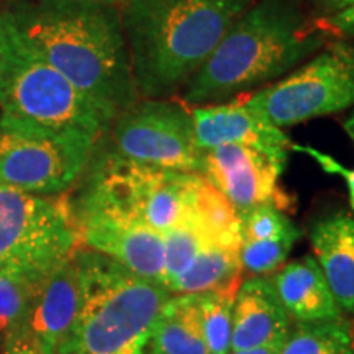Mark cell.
<instances>
[{
  "mask_svg": "<svg viewBox=\"0 0 354 354\" xmlns=\"http://www.w3.org/2000/svg\"><path fill=\"white\" fill-rule=\"evenodd\" d=\"M299 238L300 233L272 238V240L241 241L240 263L243 272L250 274L251 277H261L279 271Z\"/></svg>",
  "mask_w": 354,
  "mask_h": 354,
  "instance_id": "25",
  "label": "cell"
},
{
  "mask_svg": "<svg viewBox=\"0 0 354 354\" xmlns=\"http://www.w3.org/2000/svg\"><path fill=\"white\" fill-rule=\"evenodd\" d=\"M326 35L307 19L297 0H259L185 84L184 100L202 107L284 76L320 50Z\"/></svg>",
  "mask_w": 354,
  "mask_h": 354,
  "instance_id": "3",
  "label": "cell"
},
{
  "mask_svg": "<svg viewBox=\"0 0 354 354\" xmlns=\"http://www.w3.org/2000/svg\"><path fill=\"white\" fill-rule=\"evenodd\" d=\"M95 136L0 117V185L35 196L69 189L91 162Z\"/></svg>",
  "mask_w": 354,
  "mask_h": 354,
  "instance_id": "8",
  "label": "cell"
},
{
  "mask_svg": "<svg viewBox=\"0 0 354 354\" xmlns=\"http://www.w3.org/2000/svg\"><path fill=\"white\" fill-rule=\"evenodd\" d=\"M320 24L326 33L343 38H354V6L336 13L330 19L320 20Z\"/></svg>",
  "mask_w": 354,
  "mask_h": 354,
  "instance_id": "27",
  "label": "cell"
},
{
  "mask_svg": "<svg viewBox=\"0 0 354 354\" xmlns=\"http://www.w3.org/2000/svg\"><path fill=\"white\" fill-rule=\"evenodd\" d=\"M6 13L39 57L97 104L118 115L138 100L120 10L115 6L35 0Z\"/></svg>",
  "mask_w": 354,
  "mask_h": 354,
  "instance_id": "1",
  "label": "cell"
},
{
  "mask_svg": "<svg viewBox=\"0 0 354 354\" xmlns=\"http://www.w3.org/2000/svg\"><path fill=\"white\" fill-rule=\"evenodd\" d=\"M190 115L202 151L221 145H245L269 154L286 166L287 153L294 143L281 128L248 102L196 107Z\"/></svg>",
  "mask_w": 354,
  "mask_h": 354,
  "instance_id": "14",
  "label": "cell"
},
{
  "mask_svg": "<svg viewBox=\"0 0 354 354\" xmlns=\"http://www.w3.org/2000/svg\"><path fill=\"white\" fill-rule=\"evenodd\" d=\"M6 354H41L38 349L30 346L28 343L19 342V339H12L6 342Z\"/></svg>",
  "mask_w": 354,
  "mask_h": 354,
  "instance_id": "30",
  "label": "cell"
},
{
  "mask_svg": "<svg viewBox=\"0 0 354 354\" xmlns=\"http://www.w3.org/2000/svg\"><path fill=\"white\" fill-rule=\"evenodd\" d=\"M240 248L209 243L194 258L183 274L166 286L171 295L201 294L215 290L243 279Z\"/></svg>",
  "mask_w": 354,
  "mask_h": 354,
  "instance_id": "19",
  "label": "cell"
},
{
  "mask_svg": "<svg viewBox=\"0 0 354 354\" xmlns=\"http://www.w3.org/2000/svg\"><path fill=\"white\" fill-rule=\"evenodd\" d=\"M7 15V13H6ZM0 81V117L56 131L105 135L117 113L84 94L26 44L10 19Z\"/></svg>",
  "mask_w": 354,
  "mask_h": 354,
  "instance_id": "5",
  "label": "cell"
},
{
  "mask_svg": "<svg viewBox=\"0 0 354 354\" xmlns=\"http://www.w3.org/2000/svg\"><path fill=\"white\" fill-rule=\"evenodd\" d=\"M308 3L315 10L317 15L320 17V20H325L353 7L354 0H308Z\"/></svg>",
  "mask_w": 354,
  "mask_h": 354,
  "instance_id": "28",
  "label": "cell"
},
{
  "mask_svg": "<svg viewBox=\"0 0 354 354\" xmlns=\"http://www.w3.org/2000/svg\"><path fill=\"white\" fill-rule=\"evenodd\" d=\"M271 282L287 315L295 323L336 320L343 315L313 256L282 266Z\"/></svg>",
  "mask_w": 354,
  "mask_h": 354,
  "instance_id": "16",
  "label": "cell"
},
{
  "mask_svg": "<svg viewBox=\"0 0 354 354\" xmlns=\"http://www.w3.org/2000/svg\"><path fill=\"white\" fill-rule=\"evenodd\" d=\"M201 174L162 169L107 154L88 176L76 205L97 207L165 234L194 220Z\"/></svg>",
  "mask_w": 354,
  "mask_h": 354,
  "instance_id": "6",
  "label": "cell"
},
{
  "mask_svg": "<svg viewBox=\"0 0 354 354\" xmlns=\"http://www.w3.org/2000/svg\"><path fill=\"white\" fill-rule=\"evenodd\" d=\"M290 322L271 279H246L234 299L230 351L282 343L290 330Z\"/></svg>",
  "mask_w": 354,
  "mask_h": 354,
  "instance_id": "15",
  "label": "cell"
},
{
  "mask_svg": "<svg viewBox=\"0 0 354 354\" xmlns=\"http://www.w3.org/2000/svg\"><path fill=\"white\" fill-rule=\"evenodd\" d=\"M251 0H125L120 10L138 95L184 88Z\"/></svg>",
  "mask_w": 354,
  "mask_h": 354,
  "instance_id": "2",
  "label": "cell"
},
{
  "mask_svg": "<svg viewBox=\"0 0 354 354\" xmlns=\"http://www.w3.org/2000/svg\"><path fill=\"white\" fill-rule=\"evenodd\" d=\"M284 169V165L251 146L221 145L203 151L201 176L240 215L263 203H272L281 210L289 207V197L279 187Z\"/></svg>",
  "mask_w": 354,
  "mask_h": 354,
  "instance_id": "13",
  "label": "cell"
},
{
  "mask_svg": "<svg viewBox=\"0 0 354 354\" xmlns=\"http://www.w3.org/2000/svg\"><path fill=\"white\" fill-rule=\"evenodd\" d=\"M344 130H346L348 136L353 140V143H354V113L348 118L346 122H344Z\"/></svg>",
  "mask_w": 354,
  "mask_h": 354,
  "instance_id": "32",
  "label": "cell"
},
{
  "mask_svg": "<svg viewBox=\"0 0 354 354\" xmlns=\"http://www.w3.org/2000/svg\"><path fill=\"white\" fill-rule=\"evenodd\" d=\"M149 343V342H148ZM145 354H153L151 353V349H149V344H148V348H146V351H145Z\"/></svg>",
  "mask_w": 354,
  "mask_h": 354,
  "instance_id": "34",
  "label": "cell"
},
{
  "mask_svg": "<svg viewBox=\"0 0 354 354\" xmlns=\"http://www.w3.org/2000/svg\"><path fill=\"white\" fill-rule=\"evenodd\" d=\"M279 354H354L351 323L343 317L295 323L282 342Z\"/></svg>",
  "mask_w": 354,
  "mask_h": 354,
  "instance_id": "20",
  "label": "cell"
},
{
  "mask_svg": "<svg viewBox=\"0 0 354 354\" xmlns=\"http://www.w3.org/2000/svg\"><path fill=\"white\" fill-rule=\"evenodd\" d=\"M7 44H8V25H7V15H6V12L0 10V81H2L3 66H6Z\"/></svg>",
  "mask_w": 354,
  "mask_h": 354,
  "instance_id": "29",
  "label": "cell"
},
{
  "mask_svg": "<svg viewBox=\"0 0 354 354\" xmlns=\"http://www.w3.org/2000/svg\"><path fill=\"white\" fill-rule=\"evenodd\" d=\"M81 246L64 198L0 185V271L51 274Z\"/></svg>",
  "mask_w": 354,
  "mask_h": 354,
  "instance_id": "7",
  "label": "cell"
},
{
  "mask_svg": "<svg viewBox=\"0 0 354 354\" xmlns=\"http://www.w3.org/2000/svg\"><path fill=\"white\" fill-rule=\"evenodd\" d=\"M110 130L115 156L162 169L202 172L203 151L192 115L183 105L166 99L136 100L115 117Z\"/></svg>",
  "mask_w": 354,
  "mask_h": 354,
  "instance_id": "10",
  "label": "cell"
},
{
  "mask_svg": "<svg viewBox=\"0 0 354 354\" xmlns=\"http://www.w3.org/2000/svg\"><path fill=\"white\" fill-rule=\"evenodd\" d=\"M162 243H165V279H162V286L166 287L179 274L185 271V268L201 253L203 246L214 241L207 236L196 221H187V223L179 225V227L162 234Z\"/></svg>",
  "mask_w": 354,
  "mask_h": 354,
  "instance_id": "24",
  "label": "cell"
},
{
  "mask_svg": "<svg viewBox=\"0 0 354 354\" xmlns=\"http://www.w3.org/2000/svg\"><path fill=\"white\" fill-rule=\"evenodd\" d=\"M74 2H88V3H107V6H115L117 0H74Z\"/></svg>",
  "mask_w": 354,
  "mask_h": 354,
  "instance_id": "33",
  "label": "cell"
},
{
  "mask_svg": "<svg viewBox=\"0 0 354 354\" xmlns=\"http://www.w3.org/2000/svg\"><path fill=\"white\" fill-rule=\"evenodd\" d=\"M216 245L240 248V215L205 177H201L194 202V220Z\"/></svg>",
  "mask_w": 354,
  "mask_h": 354,
  "instance_id": "21",
  "label": "cell"
},
{
  "mask_svg": "<svg viewBox=\"0 0 354 354\" xmlns=\"http://www.w3.org/2000/svg\"><path fill=\"white\" fill-rule=\"evenodd\" d=\"M71 209L81 246L107 256L135 276L162 286V234L110 210L87 205H74Z\"/></svg>",
  "mask_w": 354,
  "mask_h": 354,
  "instance_id": "11",
  "label": "cell"
},
{
  "mask_svg": "<svg viewBox=\"0 0 354 354\" xmlns=\"http://www.w3.org/2000/svg\"><path fill=\"white\" fill-rule=\"evenodd\" d=\"M86 263V299L56 354H145L171 292L87 248Z\"/></svg>",
  "mask_w": 354,
  "mask_h": 354,
  "instance_id": "4",
  "label": "cell"
},
{
  "mask_svg": "<svg viewBox=\"0 0 354 354\" xmlns=\"http://www.w3.org/2000/svg\"><path fill=\"white\" fill-rule=\"evenodd\" d=\"M310 240L338 307L342 312H354V216H326L315 223Z\"/></svg>",
  "mask_w": 354,
  "mask_h": 354,
  "instance_id": "17",
  "label": "cell"
},
{
  "mask_svg": "<svg viewBox=\"0 0 354 354\" xmlns=\"http://www.w3.org/2000/svg\"><path fill=\"white\" fill-rule=\"evenodd\" d=\"M292 149L308 154L313 161H317L318 165H320V167L326 172V174H335V176L343 177V179L346 180V185L349 190V205H351V209L354 210V169H349V167L343 166L342 162L336 161L335 158H331L330 154L318 151V149L310 148V146L292 145Z\"/></svg>",
  "mask_w": 354,
  "mask_h": 354,
  "instance_id": "26",
  "label": "cell"
},
{
  "mask_svg": "<svg viewBox=\"0 0 354 354\" xmlns=\"http://www.w3.org/2000/svg\"><path fill=\"white\" fill-rule=\"evenodd\" d=\"M50 274L0 271V335L15 333L32 307L35 295Z\"/></svg>",
  "mask_w": 354,
  "mask_h": 354,
  "instance_id": "23",
  "label": "cell"
},
{
  "mask_svg": "<svg viewBox=\"0 0 354 354\" xmlns=\"http://www.w3.org/2000/svg\"><path fill=\"white\" fill-rule=\"evenodd\" d=\"M86 292V250L79 246L68 261L44 279L24 323L6 342L19 339L41 354H56L61 339L81 312Z\"/></svg>",
  "mask_w": 354,
  "mask_h": 354,
  "instance_id": "12",
  "label": "cell"
},
{
  "mask_svg": "<svg viewBox=\"0 0 354 354\" xmlns=\"http://www.w3.org/2000/svg\"><path fill=\"white\" fill-rule=\"evenodd\" d=\"M279 128L354 105V43L326 44L302 68L248 100Z\"/></svg>",
  "mask_w": 354,
  "mask_h": 354,
  "instance_id": "9",
  "label": "cell"
},
{
  "mask_svg": "<svg viewBox=\"0 0 354 354\" xmlns=\"http://www.w3.org/2000/svg\"><path fill=\"white\" fill-rule=\"evenodd\" d=\"M148 344L153 354H210L197 294L171 295L166 300Z\"/></svg>",
  "mask_w": 354,
  "mask_h": 354,
  "instance_id": "18",
  "label": "cell"
},
{
  "mask_svg": "<svg viewBox=\"0 0 354 354\" xmlns=\"http://www.w3.org/2000/svg\"><path fill=\"white\" fill-rule=\"evenodd\" d=\"M243 279L215 290L197 294L202 328L210 354H228L232 346L233 307Z\"/></svg>",
  "mask_w": 354,
  "mask_h": 354,
  "instance_id": "22",
  "label": "cell"
},
{
  "mask_svg": "<svg viewBox=\"0 0 354 354\" xmlns=\"http://www.w3.org/2000/svg\"><path fill=\"white\" fill-rule=\"evenodd\" d=\"M281 344L282 343H274V344H268V346L241 349V351H230L228 354H279Z\"/></svg>",
  "mask_w": 354,
  "mask_h": 354,
  "instance_id": "31",
  "label": "cell"
}]
</instances>
